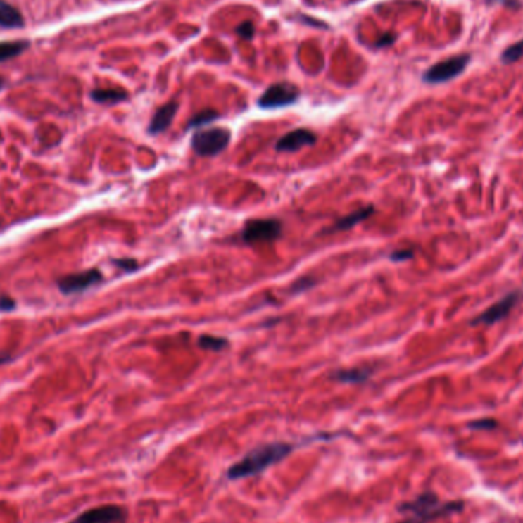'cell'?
Instances as JSON below:
<instances>
[{"label":"cell","instance_id":"e0dca14e","mask_svg":"<svg viewBox=\"0 0 523 523\" xmlns=\"http://www.w3.org/2000/svg\"><path fill=\"white\" fill-rule=\"evenodd\" d=\"M228 340L224 339V336H218V335H201L198 340L199 349L203 351H213V352H220L228 348Z\"/></svg>","mask_w":523,"mask_h":523},{"label":"cell","instance_id":"44dd1931","mask_svg":"<svg viewBox=\"0 0 523 523\" xmlns=\"http://www.w3.org/2000/svg\"><path fill=\"white\" fill-rule=\"evenodd\" d=\"M314 285H315V280L313 277H301L296 283H292L291 292H292V294H300V292L313 288Z\"/></svg>","mask_w":523,"mask_h":523},{"label":"cell","instance_id":"ba28073f","mask_svg":"<svg viewBox=\"0 0 523 523\" xmlns=\"http://www.w3.org/2000/svg\"><path fill=\"white\" fill-rule=\"evenodd\" d=\"M127 512L120 505H101L83 511L68 523H124Z\"/></svg>","mask_w":523,"mask_h":523},{"label":"cell","instance_id":"52a82bcc","mask_svg":"<svg viewBox=\"0 0 523 523\" xmlns=\"http://www.w3.org/2000/svg\"><path fill=\"white\" fill-rule=\"evenodd\" d=\"M300 96V91L292 83L286 82H280V83H274L271 84L267 91H265L259 101H257V106L260 109H280V108H286V106H292Z\"/></svg>","mask_w":523,"mask_h":523},{"label":"cell","instance_id":"5bb4252c","mask_svg":"<svg viewBox=\"0 0 523 523\" xmlns=\"http://www.w3.org/2000/svg\"><path fill=\"white\" fill-rule=\"evenodd\" d=\"M372 370L365 369V367H353V369H341L336 370L332 374V378L339 383L344 384H360V383H366V381L370 378Z\"/></svg>","mask_w":523,"mask_h":523},{"label":"cell","instance_id":"8992f818","mask_svg":"<svg viewBox=\"0 0 523 523\" xmlns=\"http://www.w3.org/2000/svg\"><path fill=\"white\" fill-rule=\"evenodd\" d=\"M470 60H472L470 54H459L439 61V63L433 65L425 70V74L422 75L424 83L441 84L450 82V80H453L464 73L470 65Z\"/></svg>","mask_w":523,"mask_h":523},{"label":"cell","instance_id":"5b68a950","mask_svg":"<svg viewBox=\"0 0 523 523\" xmlns=\"http://www.w3.org/2000/svg\"><path fill=\"white\" fill-rule=\"evenodd\" d=\"M283 233L282 220L276 218L251 219L245 224L241 239L245 244H265L279 239Z\"/></svg>","mask_w":523,"mask_h":523},{"label":"cell","instance_id":"9a60e30c","mask_svg":"<svg viewBox=\"0 0 523 523\" xmlns=\"http://www.w3.org/2000/svg\"><path fill=\"white\" fill-rule=\"evenodd\" d=\"M30 48L28 40H13V42H0V63L13 60L22 56L23 52Z\"/></svg>","mask_w":523,"mask_h":523},{"label":"cell","instance_id":"7c38bea8","mask_svg":"<svg viewBox=\"0 0 523 523\" xmlns=\"http://www.w3.org/2000/svg\"><path fill=\"white\" fill-rule=\"evenodd\" d=\"M25 26V19L20 11L6 0H0V28L20 30Z\"/></svg>","mask_w":523,"mask_h":523},{"label":"cell","instance_id":"603a6c76","mask_svg":"<svg viewBox=\"0 0 523 523\" xmlns=\"http://www.w3.org/2000/svg\"><path fill=\"white\" fill-rule=\"evenodd\" d=\"M413 256H415V251L409 250V248H405V250H396V251L390 254V260L405 262V260H410Z\"/></svg>","mask_w":523,"mask_h":523},{"label":"cell","instance_id":"7402d4cb","mask_svg":"<svg viewBox=\"0 0 523 523\" xmlns=\"http://www.w3.org/2000/svg\"><path fill=\"white\" fill-rule=\"evenodd\" d=\"M236 32H237L239 37H242V39H245V40H251V39L254 37L256 28H254L253 22H244V23H241V25L237 26V28H236Z\"/></svg>","mask_w":523,"mask_h":523},{"label":"cell","instance_id":"7a4b0ae2","mask_svg":"<svg viewBox=\"0 0 523 523\" xmlns=\"http://www.w3.org/2000/svg\"><path fill=\"white\" fill-rule=\"evenodd\" d=\"M465 508L462 500H451L442 503L439 498L431 491H425L410 502H405L400 507L401 512L409 514V517L400 523H430L436 519L451 516Z\"/></svg>","mask_w":523,"mask_h":523},{"label":"cell","instance_id":"484cf974","mask_svg":"<svg viewBox=\"0 0 523 523\" xmlns=\"http://www.w3.org/2000/svg\"><path fill=\"white\" fill-rule=\"evenodd\" d=\"M395 35L393 34H386V35H383V37H381L377 43H375V46L377 48H386V46H390V45H392V43L395 42Z\"/></svg>","mask_w":523,"mask_h":523},{"label":"cell","instance_id":"8fae6325","mask_svg":"<svg viewBox=\"0 0 523 523\" xmlns=\"http://www.w3.org/2000/svg\"><path fill=\"white\" fill-rule=\"evenodd\" d=\"M178 108H179V106L176 101H170V103L161 106V108H159L153 113L152 120H150L149 129H147L149 134L150 135H159V134H163L164 130L170 127L175 115H176V112H178Z\"/></svg>","mask_w":523,"mask_h":523},{"label":"cell","instance_id":"d4e9b609","mask_svg":"<svg viewBox=\"0 0 523 523\" xmlns=\"http://www.w3.org/2000/svg\"><path fill=\"white\" fill-rule=\"evenodd\" d=\"M15 308V301L10 297H0V311H13Z\"/></svg>","mask_w":523,"mask_h":523},{"label":"cell","instance_id":"30bf717a","mask_svg":"<svg viewBox=\"0 0 523 523\" xmlns=\"http://www.w3.org/2000/svg\"><path fill=\"white\" fill-rule=\"evenodd\" d=\"M317 143V137L314 132L308 129H296L283 135L276 144L277 152H298L305 147H311Z\"/></svg>","mask_w":523,"mask_h":523},{"label":"cell","instance_id":"cb8c5ba5","mask_svg":"<svg viewBox=\"0 0 523 523\" xmlns=\"http://www.w3.org/2000/svg\"><path fill=\"white\" fill-rule=\"evenodd\" d=\"M113 265H117L118 268H121L124 271H127V272L135 271L139 267L138 262L135 259H115L113 260Z\"/></svg>","mask_w":523,"mask_h":523},{"label":"cell","instance_id":"d6986e66","mask_svg":"<svg viewBox=\"0 0 523 523\" xmlns=\"http://www.w3.org/2000/svg\"><path fill=\"white\" fill-rule=\"evenodd\" d=\"M522 57H523V39L505 49L502 52L500 60L505 65H511V63H516V61H519Z\"/></svg>","mask_w":523,"mask_h":523},{"label":"cell","instance_id":"277c9868","mask_svg":"<svg viewBox=\"0 0 523 523\" xmlns=\"http://www.w3.org/2000/svg\"><path fill=\"white\" fill-rule=\"evenodd\" d=\"M523 298V292L520 289H514L510 291L508 294H505L500 297L496 303L489 306L474 318H472L470 324L472 326H493L496 323H499L505 320L511 313L512 309L516 308Z\"/></svg>","mask_w":523,"mask_h":523},{"label":"cell","instance_id":"3957f363","mask_svg":"<svg viewBox=\"0 0 523 523\" xmlns=\"http://www.w3.org/2000/svg\"><path fill=\"white\" fill-rule=\"evenodd\" d=\"M232 141V132L225 127L201 129L191 137V149L199 156L211 158L224 152Z\"/></svg>","mask_w":523,"mask_h":523},{"label":"cell","instance_id":"2e32d148","mask_svg":"<svg viewBox=\"0 0 523 523\" xmlns=\"http://www.w3.org/2000/svg\"><path fill=\"white\" fill-rule=\"evenodd\" d=\"M91 99L100 104H115L126 101L129 94L122 89H94L91 92Z\"/></svg>","mask_w":523,"mask_h":523},{"label":"cell","instance_id":"6da1fadb","mask_svg":"<svg viewBox=\"0 0 523 523\" xmlns=\"http://www.w3.org/2000/svg\"><path fill=\"white\" fill-rule=\"evenodd\" d=\"M292 451H294V446L289 442H270V444L259 446L248 451L241 460L229 467L227 477L229 481H241L245 477L257 476L267 468L282 462Z\"/></svg>","mask_w":523,"mask_h":523},{"label":"cell","instance_id":"83f0119b","mask_svg":"<svg viewBox=\"0 0 523 523\" xmlns=\"http://www.w3.org/2000/svg\"><path fill=\"white\" fill-rule=\"evenodd\" d=\"M4 86H5V80L2 77H0V91L4 89Z\"/></svg>","mask_w":523,"mask_h":523},{"label":"cell","instance_id":"ffe728a7","mask_svg":"<svg viewBox=\"0 0 523 523\" xmlns=\"http://www.w3.org/2000/svg\"><path fill=\"white\" fill-rule=\"evenodd\" d=\"M498 427H499V422L493 418H482V420H474L472 422H468V429H472V430L489 431V430H496Z\"/></svg>","mask_w":523,"mask_h":523},{"label":"cell","instance_id":"4fadbf2b","mask_svg":"<svg viewBox=\"0 0 523 523\" xmlns=\"http://www.w3.org/2000/svg\"><path fill=\"white\" fill-rule=\"evenodd\" d=\"M374 211H375L374 206H366V207H363L357 211L349 213L348 216H344V218L336 220V222L332 225L331 232H346V229H351L355 225H358L360 222H365L367 218L374 215Z\"/></svg>","mask_w":523,"mask_h":523},{"label":"cell","instance_id":"9c48e42d","mask_svg":"<svg viewBox=\"0 0 523 523\" xmlns=\"http://www.w3.org/2000/svg\"><path fill=\"white\" fill-rule=\"evenodd\" d=\"M101 282L103 274L99 270H87L83 272L70 274V276L61 277L57 282V285L63 294H77V292H83L95 285H99Z\"/></svg>","mask_w":523,"mask_h":523},{"label":"cell","instance_id":"ac0fdd59","mask_svg":"<svg viewBox=\"0 0 523 523\" xmlns=\"http://www.w3.org/2000/svg\"><path fill=\"white\" fill-rule=\"evenodd\" d=\"M219 118V112L213 111V109H206V111H201L199 113L194 115V117L189 121L187 127L189 129H199V127H203L207 126V124L216 121Z\"/></svg>","mask_w":523,"mask_h":523},{"label":"cell","instance_id":"4316f807","mask_svg":"<svg viewBox=\"0 0 523 523\" xmlns=\"http://www.w3.org/2000/svg\"><path fill=\"white\" fill-rule=\"evenodd\" d=\"M8 360H10V357H8V355H0V365H4V363H6Z\"/></svg>","mask_w":523,"mask_h":523}]
</instances>
